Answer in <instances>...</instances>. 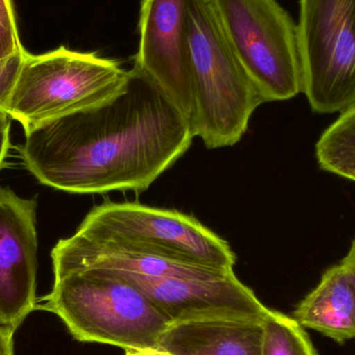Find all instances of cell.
<instances>
[{
  "mask_svg": "<svg viewBox=\"0 0 355 355\" xmlns=\"http://www.w3.org/2000/svg\"><path fill=\"white\" fill-rule=\"evenodd\" d=\"M24 131L18 151L26 170L44 185L77 194L145 191L196 137L183 112L135 67L110 101Z\"/></svg>",
  "mask_w": 355,
  "mask_h": 355,
  "instance_id": "1",
  "label": "cell"
},
{
  "mask_svg": "<svg viewBox=\"0 0 355 355\" xmlns=\"http://www.w3.org/2000/svg\"><path fill=\"white\" fill-rule=\"evenodd\" d=\"M35 310L58 316L73 338L127 350L158 348L171 322L132 284L116 273L89 269L54 279Z\"/></svg>",
  "mask_w": 355,
  "mask_h": 355,
  "instance_id": "2",
  "label": "cell"
},
{
  "mask_svg": "<svg viewBox=\"0 0 355 355\" xmlns=\"http://www.w3.org/2000/svg\"><path fill=\"white\" fill-rule=\"evenodd\" d=\"M194 137L208 149L232 147L265 103L232 49L211 0H187Z\"/></svg>",
  "mask_w": 355,
  "mask_h": 355,
  "instance_id": "3",
  "label": "cell"
},
{
  "mask_svg": "<svg viewBox=\"0 0 355 355\" xmlns=\"http://www.w3.org/2000/svg\"><path fill=\"white\" fill-rule=\"evenodd\" d=\"M128 77L119 60L96 52L64 46L39 55L26 52L4 112L27 130L110 101L125 89Z\"/></svg>",
  "mask_w": 355,
  "mask_h": 355,
  "instance_id": "4",
  "label": "cell"
},
{
  "mask_svg": "<svg viewBox=\"0 0 355 355\" xmlns=\"http://www.w3.org/2000/svg\"><path fill=\"white\" fill-rule=\"evenodd\" d=\"M76 232L177 262L227 271L236 264V254L225 239L193 216L171 209L105 202L89 211Z\"/></svg>",
  "mask_w": 355,
  "mask_h": 355,
  "instance_id": "5",
  "label": "cell"
},
{
  "mask_svg": "<svg viewBox=\"0 0 355 355\" xmlns=\"http://www.w3.org/2000/svg\"><path fill=\"white\" fill-rule=\"evenodd\" d=\"M221 28L265 103L302 93L297 31L277 0H211Z\"/></svg>",
  "mask_w": 355,
  "mask_h": 355,
  "instance_id": "6",
  "label": "cell"
},
{
  "mask_svg": "<svg viewBox=\"0 0 355 355\" xmlns=\"http://www.w3.org/2000/svg\"><path fill=\"white\" fill-rule=\"evenodd\" d=\"M302 93L317 114L355 106V0H300Z\"/></svg>",
  "mask_w": 355,
  "mask_h": 355,
  "instance_id": "7",
  "label": "cell"
},
{
  "mask_svg": "<svg viewBox=\"0 0 355 355\" xmlns=\"http://www.w3.org/2000/svg\"><path fill=\"white\" fill-rule=\"evenodd\" d=\"M133 67L151 78L192 121L196 114L187 0H141Z\"/></svg>",
  "mask_w": 355,
  "mask_h": 355,
  "instance_id": "8",
  "label": "cell"
},
{
  "mask_svg": "<svg viewBox=\"0 0 355 355\" xmlns=\"http://www.w3.org/2000/svg\"><path fill=\"white\" fill-rule=\"evenodd\" d=\"M112 272L141 290L171 324L211 318L265 321L271 312L250 288L238 279L235 272L209 279L148 277Z\"/></svg>",
  "mask_w": 355,
  "mask_h": 355,
  "instance_id": "9",
  "label": "cell"
},
{
  "mask_svg": "<svg viewBox=\"0 0 355 355\" xmlns=\"http://www.w3.org/2000/svg\"><path fill=\"white\" fill-rule=\"evenodd\" d=\"M37 202L0 186V327L16 331L37 306Z\"/></svg>",
  "mask_w": 355,
  "mask_h": 355,
  "instance_id": "10",
  "label": "cell"
},
{
  "mask_svg": "<svg viewBox=\"0 0 355 355\" xmlns=\"http://www.w3.org/2000/svg\"><path fill=\"white\" fill-rule=\"evenodd\" d=\"M264 321L211 318L172 323L158 348L172 355H262Z\"/></svg>",
  "mask_w": 355,
  "mask_h": 355,
  "instance_id": "11",
  "label": "cell"
},
{
  "mask_svg": "<svg viewBox=\"0 0 355 355\" xmlns=\"http://www.w3.org/2000/svg\"><path fill=\"white\" fill-rule=\"evenodd\" d=\"M293 318L339 344L355 339V267L342 260L296 306Z\"/></svg>",
  "mask_w": 355,
  "mask_h": 355,
  "instance_id": "12",
  "label": "cell"
},
{
  "mask_svg": "<svg viewBox=\"0 0 355 355\" xmlns=\"http://www.w3.org/2000/svg\"><path fill=\"white\" fill-rule=\"evenodd\" d=\"M316 158L325 172L355 182V106L340 114L322 133Z\"/></svg>",
  "mask_w": 355,
  "mask_h": 355,
  "instance_id": "13",
  "label": "cell"
},
{
  "mask_svg": "<svg viewBox=\"0 0 355 355\" xmlns=\"http://www.w3.org/2000/svg\"><path fill=\"white\" fill-rule=\"evenodd\" d=\"M263 327L262 355H318L310 336L293 317L271 310Z\"/></svg>",
  "mask_w": 355,
  "mask_h": 355,
  "instance_id": "14",
  "label": "cell"
},
{
  "mask_svg": "<svg viewBox=\"0 0 355 355\" xmlns=\"http://www.w3.org/2000/svg\"><path fill=\"white\" fill-rule=\"evenodd\" d=\"M26 52L21 46L10 55L0 58V110L2 112L12 95Z\"/></svg>",
  "mask_w": 355,
  "mask_h": 355,
  "instance_id": "15",
  "label": "cell"
},
{
  "mask_svg": "<svg viewBox=\"0 0 355 355\" xmlns=\"http://www.w3.org/2000/svg\"><path fill=\"white\" fill-rule=\"evenodd\" d=\"M0 40L15 51L21 47L12 0H0Z\"/></svg>",
  "mask_w": 355,
  "mask_h": 355,
  "instance_id": "16",
  "label": "cell"
},
{
  "mask_svg": "<svg viewBox=\"0 0 355 355\" xmlns=\"http://www.w3.org/2000/svg\"><path fill=\"white\" fill-rule=\"evenodd\" d=\"M10 118L6 112L0 110V170L10 148Z\"/></svg>",
  "mask_w": 355,
  "mask_h": 355,
  "instance_id": "17",
  "label": "cell"
},
{
  "mask_svg": "<svg viewBox=\"0 0 355 355\" xmlns=\"http://www.w3.org/2000/svg\"><path fill=\"white\" fill-rule=\"evenodd\" d=\"M16 331L0 327V355H15L14 335Z\"/></svg>",
  "mask_w": 355,
  "mask_h": 355,
  "instance_id": "18",
  "label": "cell"
},
{
  "mask_svg": "<svg viewBox=\"0 0 355 355\" xmlns=\"http://www.w3.org/2000/svg\"><path fill=\"white\" fill-rule=\"evenodd\" d=\"M125 355H172L162 348H149L143 350H127Z\"/></svg>",
  "mask_w": 355,
  "mask_h": 355,
  "instance_id": "19",
  "label": "cell"
},
{
  "mask_svg": "<svg viewBox=\"0 0 355 355\" xmlns=\"http://www.w3.org/2000/svg\"><path fill=\"white\" fill-rule=\"evenodd\" d=\"M346 261L352 263V265L355 267V238L354 241H352V246H350L349 252H348L347 256L345 257Z\"/></svg>",
  "mask_w": 355,
  "mask_h": 355,
  "instance_id": "20",
  "label": "cell"
},
{
  "mask_svg": "<svg viewBox=\"0 0 355 355\" xmlns=\"http://www.w3.org/2000/svg\"><path fill=\"white\" fill-rule=\"evenodd\" d=\"M12 52L15 51H10V50L8 49V48L6 47V45H4V44L2 43L1 41H0V58H6V56L12 54Z\"/></svg>",
  "mask_w": 355,
  "mask_h": 355,
  "instance_id": "21",
  "label": "cell"
}]
</instances>
